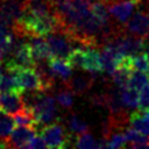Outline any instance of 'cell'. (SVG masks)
<instances>
[{"label":"cell","mask_w":149,"mask_h":149,"mask_svg":"<svg viewBox=\"0 0 149 149\" xmlns=\"http://www.w3.org/2000/svg\"><path fill=\"white\" fill-rule=\"evenodd\" d=\"M66 61L69 62V64L74 68V69H79V70H84V65H85V48L84 47H78L76 49H73L70 55L68 56Z\"/></svg>","instance_id":"cell-16"},{"label":"cell","mask_w":149,"mask_h":149,"mask_svg":"<svg viewBox=\"0 0 149 149\" xmlns=\"http://www.w3.org/2000/svg\"><path fill=\"white\" fill-rule=\"evenodd\" d=\"M21 94L22 93H19V92L1 93V95H0L1 108L9 114H15L20 109H22L24 107V105H23V99H22Z\"/></svg>","instance_id":"cell-8"},{"label":"cell","mask_w":149,"mask_h":149,"mask_svg":"<svg viewBox=\"0 0 149 149\" xmlns=\"http://www.w3.org/2000/svg\"><path fill=\"white\" fill-rule=\"evenodd\" d=\"M14 126H15L14 118H12L9 113H7L1 108L0 109V141L6 142L7 144V140L14 130Z\"/></svg>","instance_id":"cell-11"},{"label":"cell","mask_w":149,"mask_h":149,"mask_svg":"<svg viewBox=\"0 0 149 149\" xmlns=\"http://www.w3.org/2000/svg\"><path fill=\"white\" fill-rule=\"evenodd\" d=\"M8 92L22 93L23 91L21 90L14 72L6 70V73H3L1 79H0V94L1 93H8Z\"/></svg>","instance_id":"cell-12"},{"label":"cell","mask_w":149,"mask_h":149,"mask_svg":"<svg viewBox=\"0 0 149 149\" xmlns=\"http://www.w3.org/2000/svg\"><path fill=\"white\" fill-rule=\"evenodd\" d=\"M146 1H149V0H146Z\"/></svg>","instance_id":"cell-27"},{"label":"cell","mask_w":149,"mask_h":149,"mask_svg":"<svg viewBox=\"0 0 149 149\" xmlns=\"http://www.w3.org/2000/svg\"><path fill=\"white\" fill-rule=\"evenodd\" d=\"M29 44L31 47L33 56L36 62H44L51 57V52L47 38L44 40L42 36H31Z\"/></svg>","instance_id":"cell-9"},{"label":"cell","mask_w":149,"mask_h":149,"mask_svg":"<svg viewBox=\"0 0 149 149\" xmlns=\"http://www.w3.org/2000/svg\"><path fill=\"white\" fill-rule=\"evenodd\" d=\"M98 73H91V74H77L71 77L66 81V86L72 91L74 94H84L86 93L93 85L95 80V76Z\"/></svg>","instance_id":"cell-6"},{"label":"cell","mask_w":149,"mask_h":149,"mask_svg":"<svg viewBox=\"0 0 149 149\" xmlns=\"http://www.w3.org/2000/svg\"><path fill=\"white\" fill-rule=\"evenodd\" d=\"M47 41L50 48L51 57H58L66 59L70 52L74 49L73 43L76 41L65 31L56 30L47 35Z\"/></svg>","instance_id":"cell-2"},{"label":"cell","mask_w":149,"mask_h":149,"mask_svg":"<svg viewBox=\"0 0 149 149\" xmlns=\"http://www.w3.org/2000/svg\"><path fill=\"white\" fill-rule=\"evenodd\" d=\"M122 28L127 34L149 38V16L147 9L135 12Z\"/></svg>","instance_id":"cell-4"},{"label":"cell","mask_w":149,"mask_h":149,"mask_svg":"<svg viewBox=\"0 0 149 149\" xmlns=\"http://www.w3.org/2000/svg\"><path fill=\"white\" fill-rule=\"evenodd\" d=\"M14 74L16 77V80L21 87V90L24 92V90L28 91H45L43 81L36 70L35 66H24L19 68L14 71ZM22 92V93H23Z\"/></svg>","instance_id":"cell-3"},{"label":"cell","mask_w":149,"mask_h":149,"mask_svg":"<svg viewBox=\"0 0 149 149\" xmlns=\"http://www.w3.org/2000/svg\"><path fill=\"white\" fill-rule=\"evenodd\" d=\"M146 54L148 55V57H149V43L148 44H146Z\"/></svg>","instance_id":"cell-25"},{"label":"cell","mask_w":149,"mask_h":149,"mask_svg":"<svg viewBox=\"0 0 149 149\" xmlns=\"http://www.w3.org/2000/svg\"><path fill=\"white\" fill-rule=\"evenodd\" d=\"M2 68H1V65H0V79H1V77H2Z\"/></svg>","instance_id":"cell-26"},{"label":"cell","mask_w":149,"mask_h":149,"mask_svg":"<svg viewBox=\"0 0 149 149\" xmlns=\"http://www.w3.org/2000/svg\"><path fill=\"white\" fill-rule=\"evenodd\" d=\"M45 147H47V144L41 135H35L29 141V143L26 146V148H28V149H41V148H45Z\"/></svg>","instance_id":"cell-23"},{"label":"cell","mask_w":149,"mask_h":149,"mask_svg":"<svg viewBox=\"0 0 149 149\" xmlns=\"http://www.w3.org/2000/svg\"><path fill=\"white\" fill-rule=\"evenodd\" d=\"M139 111H147L149 109V83L140 91L139 94Z\"/></svg>","instance_id":"cell-22"},{"label":"cell","mask_w":149,"mask_h":149,"mask_svg":"<svg viewBox=\"0 0 149 149\" xmlns=\"http://www.w3.org/2000/svg\"><path fill=\"white\" fill-rule=\"evenodd\" d=\"M148 83H149V73L148 72L140 71V70H133L127 86L140 92Z\"/></svg>","instance_id":"cell-15"},{"label":"cell","mask_w":149,"mask_h":149,"mask_svg":"<svg viewBox=\"0 0 149 149\" xmlns=\"http://www.w3.org/2000/svg\"><path fill=\"white\" fill-rule=\"evenodd\" d=\"M49 69L51 70L52 74L57 77L58 79L66 83L72 77V66L69 64V62L64 58L58 57H50L48 62Z\"/></svg>","instance_id":"cell-7"},{"label":"cell","mask_w":149,"mask_h":149,"mask_svg":"<svg viewBox=\"0 0 149 149\" xmlns=\"http://www.w3.org/2000/svg\"><path fill=\"white\" fill-rule=\"evenodd\" d=\"M132 65L134 70H140L149 73V57L144 52L132 56Z\"/></svg>","instance_id":"cell-20"},{"label":"cell","mask_w":149,"mask_h":149,"mask_svg":"<svg viewBox=\"0 0 149 149\" xmlns=\"http://www.w3.org/2000/svg\"><path fill=\"white\" fill-rule=\"evenodd\" d=\"M68 125H69V129L74 135H80V134H84V133H88V126H87V123L84 122L76 114H71L70 115V118L68 120Z\"/></svg>","instance_id":"cell-18"},{"label":"cell","mask_w":149,"mask_h":149,"mask_svg":"<svg viewBox=\"0 0 149 149\" xmlns=\"http://www.w3.org/2000/svg\"><path fill=\"white\" fill-rule=\"evenodd\" d=\"M36 135L35 127L31 126H20L7 140V148H26L29 141Z\"/></svg>","instance_id":"cell-5"},{"label":"cell","mask_w":149,"mask_h":149,"mask_svg":"<svg viewBox=\"0 0 149 149\" xmlns=\"http://www.w3.org/2000/svg\"><path fill=\"white\" fill-rule=\"evenodd\" d=\"M84 71H87L90 73H101L102 72L100 52L97 49H94V47H85Z\"/></svg>","instance_id":"cell-10"},{"label":"cell","mask_w":149,"mask_h":149,"mask_svg":"<svg viewBox=\"0 0 149 149\" xmlns=\"http://www.w3.org/2000/svg\"><path fill=\"white\" fill-rule=\"evenodd\" d=\"M40 135L43 137L48 148H66L72 146V136L66 133L65 127L58 121L42 127Z\"/></svg>","instance_id":"cell-1"},{"label":"cell","mask_w":149,"mask_h":149,"mask_svg":"<svg viewBox=\"0 0 149 149\" xmlns=\"http://www.w3.org/2000/svg\"><path fill=\"white\" fill-rule=\"evenodd\" d=\"M106 143V148H123L127 147V140L125 136V133H120V132H112L108 137L105 141Z\"/></svg>","instance_id":"cell-19"},{"label":"cell","mask_w":149,"mask_h":149,"mask_svg":"<svg viewBox=\"0 0 149 149\" xmlns=\"http://www.w3.org/2000/svg\"><path fill=\"white\" fill-rule=\"evenodd\" d=\"M72 146L76 148H83V149H85V148H104L105 143H104V141L98 142L91 134L84 133L80 135H76Z\"/></svg>","instance_id":"cell-14"},{"label":"cell","mask_w":149,"mask_h":149,"mask_svg":"<svg viewBox=\"0 0 149 149\" xmlns=\"http://www.w3.org/2000/svg\"><path fill=\"white\" fill-rule=\"evenodd\" d=\"M14 120L15 123L19 126H31V127H36V121L34 118V114L30 109L23 107L22 109H20L19 112L15 113L14 115Z\"/></svg>","instance_id":"cell-17"},{"label":"cell","mask_w":149,"mask_h":149,"mask_svg":"<svg viewBox=\"0 0 149 149\" xmlns=\"http://www.w3.org/2000/svg\"><path fill=\"white\" fill-rule=\"evenodd\" d=\"M0 148H7V144H6V142H3V141H0Z\"/></svg>","instance_id":"cell-24"},{"label":"cell","mask_w":149,"mask_h":149,"mask_svg":"<svg viewBox=\"0 0 149 149\" xmlns=\"http://www.w3.org/2000/svg\"><path fill=\"white\" fill-rule=\"evenodd\" d=\"M120 88V95H121V100L125 105V107L127 109H133L136 108L139 105V91L129 87V86H125V87H119Z\"/></svg>","instance_id":"cell-13"},{"label":"cell","mask_w":149,"mask_h":149,"mask_svg":"<svg viewBox=\"0 0 149 149\" xmlns=\"http://www.w3.org/2000/svg\"><path fill=\"white\" fill-rule=\"evenodd\" d=\"M56 100L58 104L64 108H71L73 105V97L72 91L66 86V88H62L56 94Z\"/></svg>","instance_id":"cell-21"}]
</instances>
